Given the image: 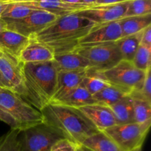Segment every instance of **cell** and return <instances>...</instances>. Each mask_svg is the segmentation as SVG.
Here are the masks:
<instances>
[{
	"label": "cell",
	"mask_w": 151,
	"mask_h": 151,
	"mask_svg": "<svg viewBox=\"0 0 151 151\" xmlns=\"http://www.w3.org/2000/svg\"><path fill=\"white\" fill-rule=\"evenodd\" d=\"M54 56L51 48L31 37L28 44L21 52L19 60L21 63H42L53 60Z\"/></svg>",
	"instance_id": "2e32d148"
},
{
	"label": "cell",
	"mask_w": 151,
	"mask_h": 151,
	"mask_svg": "<svg viewBox=\"0 0 151 151\" xmlns=\"http://www.w3.org/2000/svg\"><path fill=\"white\" fill-rule=\"evenodd\" d=\"M127 95L129 94L121 88L110 85L99 92L94 94L92 97L93 99L95 100L96 103L109 107L114 103H117L119 100Z\"/></svg>",
	"instance_id": "d4e9b609"
},
{
	"label": "cell",
	"mask_w": 151,
	"mask_h": 151,
	"mask_svg": "<svg viewBox=\"0 0 151 151\" xmlns=\"http://www.w3.org/2000/svg\"><path fill=\"white\" fill-rule=\"evenodd\" d=\"M0 86H1V87H4V88H8V86H7V84L6 83V82H5V81H4V78H3V77L1 76V73H0Z\"/></svg>",
	"instance_id": "f35d334b"
},
{
	"label": "cell",
	"mask_w": 151,
	"mask_h": 151,
	"mask_svg": "<svg viewBox=\"0 0 151 151\" xmlns=\"http://www.w3.org/2000/svg\"><path fill=\"white\" fill-rule=\"evenodd\" d=\"M128 1L114 4L92 5L78 13L97 24L116 22L124 17Z\"/></svg>",
	"instance_id": "7c38bea8"
},
{
	"label": "cell",
	"mask_w": 151,
	"mask_h": 151,
	"mask_svg": "<svg viewBox=\"0 0 151 151\" xmlns=\"http://www.w3.org/2000/svg\"><path fill=\"white\" fill-rule=\"evenodd\" d=\"M7 4V2H5V1L0 0V16H1V13H2L3 11H4V9H5Z\"/></svg>",
	"instance_id": "74e56055"
},
{
	"label": "cell",
	"mask_w": 151,
	"mask_h": 151,
	"mask_svg": "<svg viewBox=\"0 0 151 151\" xmlns=\"http://www.w3.org/2000/svg\"><path fill=\"white\" fill-rule=\"evenodd\" d=\"M53 62L58 71L72 72L90 69L88 60L75 51L55 55Z\"/></svg>",
	"instance_id": "ac0fdd59"
},
{
	"label": "cell",
	"mask_w": 151,
	"mask_h": 151,
	"mask_svg": "<svg viewBox=\"0 0 151 151\" xmlns=\"http://www.w3.org/2000/svg\"><path fill=\"white\" fill-rule=\"evenodd\" d=\"M88 70L58 71L54 95L50 103H55L79 86Z\"/></svg>",
	"instance_id": "4fadbf2b"
},
{
	"label": "cell",
	"mask_w": 151,
	"mask_h": 151,
	"mask_svg": "<svg viewBox=\"0 0 151 151\" xmlns=\"http://www.w3.org/2000/svg\"><path fill=\"white\" fill-rule=\"evenodd\" d=\"M83 2L85 3V4H91V5H94V4H95V2L97 1V0H83Z\"/></svg>",
	"instance_id": "60d3db41"
},
{
	"label": "cell",
	"mask_w": 151,
	"mask_h": 151,
	"mask_svg": "<svg viewBox=\"0 0 151 151\" xmlns=\"http://www.w3.org/2000/svg\"><path fill=\"white\" fill-rule=\"evenodd\" d=\"M5 2H16V1H27V0H1Z\"/></svg>",
	"instance_id": "b9f144b4"
},
{
	"label": "cell",
	"mask_w": 151,
	"mask_h": 151,
	"mask_svg": "<svg viewBox=\"0 0 151 151\" xmlns=\"http://www.w3.org/2000/svg\"><path fill=\"white\" fill-rule=\"evenodd\" d=\"M96 25L97 24L78 13H69L58 17L32 38L48 46L55 55L63 54L76 50L81 38Z\"/></svg>",
	"instance_id": "6da1fadb"
},
{
	"label": "cell",
	"mask_w": 151,
	"mask_h": 151,
	"mask_svg": "<svg viewBox=\"0 0 151 151\" xmlns=\"http://www.w3.org/2000/svg\"><path fill=\"white\" fill-rule=\"evenodd\" d=\"M58 16L49 12L41 10H33V11L24 19L12 22H6L7 29L17 32L22 35L31 38L43 29L50 26Z\"/></svg>",
	"instance_id": "30bf717a"
},
{
	"label": "cell",
	"mask_w": 151,
	"mask_h": 151,
	"mask_svg": "<svg viewBox=\"0 0 151 151\" xmlns=\"http://www.w3.org/2000/svg\"><path fill=\"white\" fill-rule=\"evenodd\" d=\"M130 151H142V147H137V148H135V149H134V150H130Z\"/></svg>",
	"instance_id": "7bdbcfd3"
},
{
	"label": "cell",
	"mask_w": 151,
	"mask_h": 151,
	"mask_svg": "<svg viewBox=\"0 0 151 151\" xmlns=\"http://www.w3.org/2000/svg\"><path fill=\"white\" fill-rule=\"evenodd\" d=\"M133 64L139 70L146 72L150 68L151 63V47L140 44L134 59Z\"/></svg>",
	"instance_id": "83f0119b"
},
{
	"label": "cell",
	"mask_w": 151,
	"mask_h": 151,
	"mask_svg": "<svg viewBox=\"0 0 151 151\" xmlns=\"http://www.w3.org/2000/svg\"><path fill=\"white\" fill-rule=\"evenodd\" d=\"M55 103L78 109L88 105L94 104L96 102L93 99L92 95L81 84L79 86L69 93L66 97Z\"/></svg>",
	"instance_id": "ffe728a7"
},
{
	"label": "cell",
	"mask_w": 151,
	"mask_h": 151,
	"mask_svg": "<svg viewBox=\"0 0 151 151\" xmlns=\"http://www.w3.org/2000/svg\"><path fill=\"white\" fill-rule=\"evenodd\" d=\"M77 151H93V150H91V149L88 148V147H85V146L83 145H79L78 147V150Z\"/></svg>",
	"instance_id": "ab89813d"
},
{
	"label": "cell",
	"mask_w": 151,
	"mask_h": 151,
	"mask_svg": "<svg viewBox=\"0 0 151 151\" xmlns=\"http://www.w3.org/2000/svg\"><path fill=\"white\" fill-rule=\"evenodd\" d=\"M0 106L17 121L20 130L44 122L40 111L10 89L1 86Z\"/></svg>",
	"instance_id": "277c9868"
},
{
	"label": "cell",
	"mask_w": 151,
	"mask_h": 151,
	"mask_svg": "<svg viewBox=\"0 0 151 151\" xmlns=\"http://www.w3.org/2000/svg\"><path fill=\"white\" fill-rule=\"evenodd\" d=\"M143 97L149 101H151V74L150 68L145 72L142 86L139 91H138Z\"/></svg>",
	"instance_id": "1f68e13d"
},
{
	"label": "cell",
	"mask_w": 151,
	"mask_h": 151,
	"mask_svg": "<svg viewBox=\"0 0 151 151\" xmlns=\"http://www.w3.org/2000/svg\"><path fill=\"white\" fill-rule=\"evenodd\" d=\"M129 95L132 99L134 122L139 124L150 123L151 101L145 98L138 91H132Z\"/></svg>",
	"instance_id": "d6986e66"
},
{
	"label": "cell",
	"mask_w": 151,
	"mask_h": 151,
	"mask_svg": "<svg viewBox=\"0 0 151 151\" xmlns=\"http://www.w3.org/2000/svg\"><path fill=\"white\" fill-rule=\"evenodd\" d=\"M34 9L17 2H7L0 18L5 22H12L24 19L30 14Z\"/></svg>",
	"instance_id": "484cf974"
},
{
	"label": "cell",
	"mask_w": 151,
	"mask_h": 151,
	"mask_svg": "<svg viewBox=\"0 0 151 151\" xmlns=\"http://www.w3.org/2000/svg\"><path fill=\"white\" fill-rule=\"evenodd\" d=\"M6 29H7V23L4 19L0 18V33Z\"/></svg>",
	"instance_id": "8d00e7d4"
},
{
	"label": "cell",
	"mask_w": 151,
	"mask_h": 151,
	"mask_svg": "<svg viewBox=\"0 0 151 151\" xmlns=\"http://www.w3.org/2000/svg\"><path fill=\"white\" fill-rule=\"evenodd\" d=\"M122 37V29L118 21L97 24L81 38L79 47H94L114 43Z\"/></svg>",
	"instance_id": "8fae6325"
},
{
	"label": "cell",
	"mask_w": 151,
	"mask_h": 151,
	"mask_svg": "<svg viewBox=\"0 0 151 151\" xmlns=\"http://www.w3.org/2000/svg\"><path fill=\"white\" fill-rule=\"evenodd\" d=\"M78 109L89 119L99 131H103L116 125L113 113L108 106L94 103L78 108Z\"/></svg>",
	"instance_id": "5bb4252c"
},
{
	"label": "cell",
	"mask_w": 151,
	"mask_h": 151,
	"mask_svg": "<svg viewBox=\"0 0 151 151\" xmlns=\"http://www.w3.org/2000/svg\"><path fill=\"white\" fill-rule=\"evenodd\" d=\"M22 67L29 103L41 111L52 99L58 70L53 60L22 63Z\"/></svg>",
	"instance_id": "3957f363"
},
{
	"label": "cell",
	"mask_w": 151,
	"mask_h": 151,
	"mask_svg": "<svg viewBox=\"0 0 151 151\" xmlns=\"http://www.w3.org/2000/svg\"><path fill=\"white\" fill-rule=\"evenodd\" d=\"M151 125L150 123H128L115 125L103 132L111 139L122 151H130L142 147Z\"/></svg>",
	"instance_id": "52a82bcc"
},
{
	"label": "cell",
	"mask_w": 151,
	"mask_h": 151,
	"mask_svg": "<svg viewBox=\"0 0 151 151\" xmlns=\"http://www.w3.org/2000/svg\"><path fill=\"white\" fill-rule=\"evenodd\" d=\"M130 0H97L94 5H105V4H114L128 1Z\"/></svg>",
	"instance_id": "e575fe53"
},
{
	"label": "cell",
	"mask_w": 151,
	"mask_h": 151,
	"mask_svg": "<svg viewBox=\"0 0 151 151\" xmlns=\"http://www.w3.org/2000/svg\"><path fill=\"white\" fill-rule=\"evenodd\" d=\"M79 145L69 139L63 138L56 142L50 151H77Z\"/></svg>",
	"instance_id": "4dcf8cb0"
},
{
	"label": "cell",
	"mask_w": 151,
	"mask_h": 151,
	"mask_svg": "<svg viewBox=\"0 0 151 151\" xmlns=\"http://www.w3.org/2000/svg\"><path fill=\"white\" fill-rule=\"evenodd\" d=\"M63 138L58 130L43 122L20 130L19 142L22 151H50L56 142Z\"/></svg>",
	"instance_id": "5b68a950"
},
{
	"label": "cell",
	"mask_w": 151,
	"mask_h": 151,
	"mask_svg": "<svg viewBox=\"0 0 151 151\" xmlns=\"http://www.w3.org/2000/svg\"><path fill=\"white\" fill-rule=\"evenodd\" d=\"M20 129H12L0 137V151H22L19 142Z\"/></svg>",
	"instance_id": "f546056e"
},
{
	"label": "cell",
	"mask_w": 151,
	"mask_h": 151,
	"mask_svg": "<svg viewBox=\"0 0 151 151\" xmlns=\"http://www.w3.org/2000/svg\"><path fill=\"white\" fill-rule=\"evenodd\" d=\"M142 32V31L134 35L122 37L115 42L122 60L132 62L141 44Z\"/></svg>",
	"instance_id": "7402d4cb"
},
{
	"label": "cell",
	"mask_w": 151,
	"mask_h": 151,
	"mask_svg": "<svg viewBox=\"0 0 151 151\" xmlns=\"http://www.w3.org/2000/svg\"><path fill=\"white\" fill-rule=\"evenodd\" d=\"M28 6L34 10H41L49 12L58 16H62L69 13H78L92 5H72L62 2L60 0H27L16 1Z\"/></svg>",
	"instance_id": "9a60e30c"
},
{
	"label": "cell",
	"mask_w": 151,
	"mask_h": 151,
	"mask_svg": "<svg viewBox=\"0 0 151 151\" xmlns=\"http://www.w3.org/2000/svg\"><path fill=\"white\" fill-rule=\"evenodd\" d=\"M82 145L93 151H122L103 131H100L87 138Z\"/></svg>",
	"instance_id": "cb8c5ba5"
},
{
	"label": "cell",
	"mask_w": 151,
	"mask_h": 151,
	"mask_svg": "<svg viewBox=\"0 0 151 151\" xmlns=\"http://www.w3.org/2000/svg\"><path fill=\"white\" fill-rule=\"evenodd\" d=\"M148 14H151V0H130L123 18Z\"/></svg>",
	"instance_id": "4316f807"
},
{
	"label": "cell",
	"mask_w": 151,
	"mask_h": 151,
	"mask_svg": "<svg viewBox=\"0 0 151 151\" xmlns=\"http://www.w3.org/2000/svg\"><path fill=\"white\" fill-rule=\"evenodd\" d=\"M81 85L91 94L94 95L96 93L99 92L101 91L103 88H106V87L109 86L110 84L100 78V76L94 75V74L91 73L88 71V74L86 75L83 79Z\"/></svg>",
	"instance_id": "f1b7e54d"
},
{
	"label": "cell",
	"mask_w": 151,
	"mask_h": 151,
	"mask_svg": "<svg viewBox=\"0 0 151 151\" xmlns=\"http://www.w3.org/2000/svg\"><path fill=\"white\" fill-rule=\"evenodd\" d=\"M44 122L78 145L100 132L85 115L75 108L49 103L41 110Z\"/></svg>",
	"instance_id": "7a4b0ae2"
},
{
	"label": "cell",
	"mask_w": 151,
	"mask_h": 151,
	"mask_svg": "<svg viewBox=\"0 0 151 151\" xmlns=\"http://www.w3.org/2000/svg\"><path fill=\"white\" fill-rule=\"evenodd\" d=\"M118 22L122 29V37L128 36L138 33L149 25H151V14L125 17L119 19Z\"/></svg>",
	"instance_id": "603a6c76"
},
{
	"label": "cell",
	"mask_w": 151,
	"mask_h": 151,
	"mask_svg": "<svg viewBox=\"0 0 151 151\" xmlns=\"http://www.w3.org/2000/svg\"><path fill=\"white\" fill-rule=\"evenodd\" d=\"M0 121L8 125L12 129H20L17 121L8 113H7L1 106H0Z\"/></svg>",
	"instance_id": "d6a6232c"
},
{
	"label": "cell",
	"mask_w": 151,
	"mask_h": 151,
	"mask_svg": "<svg viewBox=\"0 0 151 151\" xmlns=\"http://www.w3.org/2000/svg\"><path fill=\"white\" fill-rule=\"evenodd\" d=\"M60 1L63 3L72 4V5H91V4H85L83 0H60Z\"/></svg>",
	"instance_id": "d590c367"
},
{
	"label": "cell",
	"mask_w": 151,
	"mask_h": 151,
	"mask_svg": "<svg viewBox=\"0 0 151 151\" xmlns=\"http://www.w3.org/2000/svg\"><path fill=\"white\" fill-rule=\"evenodd\" d=\"M93 74L100 76L110 85L121 88L128 94L141 89L145 76V72L136 68L132 62L124 60L109 70Z\"/></svg>",
	"instance_id": "8992f818"
},
{
	"label": "cell",
	"mask_w": 151,
	"mask_h": 151,
	"mask_svg": "<svg viewBox=\"0 0 151 151\" xmlns=\"http://www.w3.org/2000/svg\"><path fill=\"white\" fill-rule=\"evenodd\" d=\"M29 40V37L6 29L0 33V47L12 56L19 59L21 52L27 45Z\"/></svg>",
	"instance_id": "e0dca14e"
},
{
	"label": "cell",
	"mask_w": 151,
	"mask_h": 151,
	"mask_svg": "<svg viewBox=\"0 0 151 151\" xmlns=\"http://www.w3.org/2000/svg\"><path fill=\"white\" fill-rule=\"evenodd\" d=\"M75 51L88 60L90 66L88 71L92 73H101L109 70L122 60L115 42L94 47H78Z\"/></svg>",
	"instance_id": "ba28073f"
},
{
	"label": "cell",
	"mask_w": 151,
	"mask_h": 151,
	"mask_svg": "<svg viewBox=\"0 0 151 151\" xmlns=\"http://www.w3.org/2000/svg\"><path fill=\"white\" fill-rule=\"evenodd\" d=\"M141 44L151 47V25L145 28L142 32Z\"/></svg>",
	"instance_id": "836d02e7"
},
{
	"label": "cell",
	"mask_w": 151,
	"mask_h": 151,
	"mask_svg": "<svg viewBox=\"0 0 151 151\" xmlns=\"http://www.w3.org/2000/svg\"><path fill=\"white\" fill-rule=\"evenodd\" d=\"M0 73L9 89L29 103V98L24 85L22 63L19 59L0 47ZM30 104V103H29Z\"/></svg>",
	"instance_id": "9c48e42d"
},
{
	"label": "cell",
	"mask_w": 151,
	"mask_h": 151,
	"mask_svg": "<svg viewBox=\"0 0 151 151\" xmlns=\"http://www.w3.org/2000/svg\"><path fill=\"white\" fill-rule=\"evenodd\" d=\"M109 108L116 119V125L135 122L132 99L130 95L125 96Z\"/></svg>",
	"instance_id": "44dd1931"
}]
</instances>
